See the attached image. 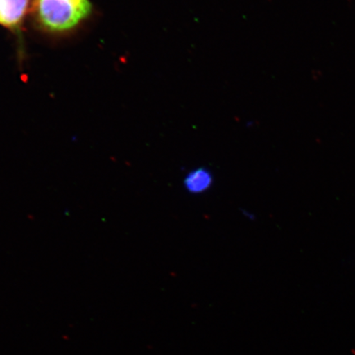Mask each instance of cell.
Wrapping results in <instances>:
<instances>
[{"mask_svg":"<svg viewBox=\"0 0 355 355\" xmlns=\"http://www.w3.org/2000/svg\"><path fill=\"white\" fill-rule=\"evenodd\" d=\"M35 24L49 33L70 32L92 12L90 0H32Z\"/></svg>","mask_w":355,"mask_h":355,"instance_id":"obj_1","label":"cell"},{"mask_svg":"<svg viewBox=\"0 0 355 355\" xmlns=\"http://www.w3.org/2000/svg\"><path fill=\"white\" fill-rule=\"evenodd\" d=\"M214 181L212 173L205 167H198L190 171L184 179V187L188 193L193 195L207 192Z\"/></svg>","mask_w":355,"mask_h":355,"instance_id":"obj_3","label":"cell"},{"mask_svg":"<svg viewBox=\"0 0 355 355\" xmlns=\"http://www.w3.org/2000/svg\"><path fill=\"white\" fill-rule=\"evenodd\" d=\"M32 10V0H0V26L17 33Z\"/></svg>","mask_w":355,"mask_h":355,"instance_id":"obj_2","label":"cell"}]
</instances>
